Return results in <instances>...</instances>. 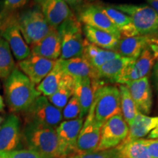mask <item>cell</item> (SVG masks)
<instances>
[{"label":"cell","mask_w":158,"mask_h":158,"mask_svg":"<svg viewBox=\"0 0 158 158\" xmlns=\"http://www.w3.org/2000/svg\"><path fill=\"white\" fill-rule=\"evenodd\" d=\"M4 94L10 111L21 113L41 94L35 85L18 68H15L4 82Z\"/></svg>","instance_id":"6da1fadb"},{"label":"cell","mask_w":158,"mask_h":158,"mask_svg":"<svg viewBox=\"0 0 158 158\" xmlns=\"http://www.w3.org/2000/svg\"><path fill=\"white\" fill-rule=\"evenodd\" d=\"M22 140L27 149L49 158L64 157L56 129L33 123H27L22 129Z\"/></svg>","instance_id":"7a4b0ae2"},{"label":"cell","mask_w":158,"mask_h":158,"mask_svg":"<svg viewBox=\"0 0 158 158\" xmlns=\"http://www.w3.org/2000/svg\"><path fill=\"white\" fill-rule=\"evenodd\" d=\"M61 40V59L83 56L84 35L80 21L74 15L57 27Z\"/></svg>","instance_id":"3957f363"},{"label":"cell","mask_w":158,"mask_h":158,"mask_svg":"<svg viewBox=\"0 0 158 158\" xmlns=\"http://www.w3.org/2000/svg\"><path fill=\"white\" fill-rule=\"evenodd\" d=\"M17 22L27 45H33L49 32L51 26L37 6L19 12Z\"/></svg>","instance_id":"277c9868"},{"label":"cell","mask_w":158,"mask_h":158,"mask_svg":"<svg viewBox=\"0 0 158 158\" xmlns=\"http://www.w3.org/2000/svg\"><path fill=\"white\" fill-rule=\"evenodd\" d=\"M25 124L33 123L56 129L62 122V110L51 103L48 99L40 95L28 108L21 112Z\"/></svg>","instance_id":"5b68a950"},{"label":"cell","mask_w":158,"mask_h":158,"mask_svg":"<svg viewBox=\"0 0 158 158\" xmlns=\"http://www.w3.org/2000/svg\"><path fill=\"white\" fill-rule=\"evenodd\" d=\"M111 7L131 18L138 36L155 37L158 35V13L150 6L116 5Z\"/></svg>","instance_id":"8992f818"},{"label":"cell","mask_w":158,"mask_h":158,"mask_svg":"<svg viewBox=\"0 0 158 158\" xmlns=\"http://www.w3.org/2000/svg\"><path fill=\"white\" fill-rule=\"evenodd\" d=\"M18 14L19 12L0 13V37L8 43L15 58L21 61L30 56L31 52L18 26Z\"/></svg>","instance_id":"52a82bcc"},{"label":"cell","mask_w":158,"mask_h":158,"mask_svg":"<svg viewBox=\"0 0 158 158\" xmlns=\"http://www.w3.org/2000/svg\"><path fill=\"white\" fill-rule=\"evenodd\" d=\"M94 118L100 124L108 118L122 114L120 104V91L117 86H100L94 92Z\"/></svg>","instance_id":"ba28073f"},{"label":"cell","mask_w":158,"mask_h":158,"mask_svg":"<svg viewBox=\"0 0 158 158\" xmlns=\"http://www.w3.org/2000/svg\"><path fill=\"white\" fill-rule=\"evenodd\" d=\"M129 126L122 114L108 118L102 125L100 141L95 151L114 149L126 139Z\"/></svg>","instance_id":"9c48e42d"},{"label":"cell","mask_w":158,"mask_h":158,"mask_svg":"<svg viewBox=\"0 0 158 158\" xmlns=\"http://www.w3.org/2000/svg\"><path fill=\"white\" fill-rule=\"evenodd\" d=\"M101 127L102 124L98 123L94 118L93 102L79 133L77 142V151L78 153L95 151L100 141Z\"/></svg>","instance_id":"30bf717a"},{"label":"cell","mask_w":158,"mask_h":158,"mask_svg":"<svg viewBox=\"0 0 158 158\" xmlns=\"http://www.w3.org/2000/svg\"><path fill=\"white\" fill-rule=\"evenodd\" d=\"M21 140V121L12 113L6 116L0 127V155L19 149Z\"/></svg>","instance_id":"8fae6325"},{"label":"cell","mask_w":158,"mask_h":158,"mask_svg":"<svg viewBox=\"0 0 158 158\" xmlns=\"http://www.w3.org/2000/svg\"><path fill=\"white\" fill-rule=\"evenodd\" d=\"M83 123L84 118L79 117L62 121L56 128L64 157H68L74 152L78 153L77 142Z\"/></svg>","instance_id":"7c38bea8"},{"label":"cell","mask_w":158,"mask_h":158,"mask_svg":"<svg viewBox=\"0 0 158 158\" xmlns=\"http://www.w3.org/2000/svg\"><path fill=\"white\" fill-rule=\"evenodd\" d=\"M56 62V60H51L31 54L27 59L19 61L18 66L19 70L36 86L49 73Z\"/></svg>","instance_id":"4fadbf2b"},{"label":"cell","mask_w":158,"mask_h":158,"mask_svg":"<svg viewBox=\"0 0 158 158\" xmlns=\"http://www.w3.org/2000/svg\"><path fill=\"white\" fill-rule=\"evenodd\" d=\"M51 27H57L72 16L70 7L62 0H34Z\"/></svg>","instance_id":"5bb4252c"},{"label":"cell","mask_w":158,"mask_h":158,"mask_svg":"<svg viewBox=\"0 0 158 158\" xmlns=\"http://www.w3.org/2000/svg\"><path fill=\"white\" fill-rule=\"evenodd\" d=\"M80 21L93 28L106 31L121 39L122 35L107 15L100 9V6L89 5L85 7L79 15Z\"/></svg>","instance_id":"9a60e30c"},{"label":"cell","mask_w":158,"mask_h":158,"mask_svg":"<svg viewBox=\"0 0 158 158\" xmlns=\"http://www.w3.org/2000/svg\"><path fill=\"white\" fill-rule=\"evenodd\" d=\"M155 61L151 51L147 47L135 60L127 67L118 84L125 85L133 81L147 76L155 65Z\"/></svg>","instance_id":"2e32d148"},{"label":"cell","mask_w":158,"mask_h":158,"mask_svg":"<svg viewBox=\"0 0 158 158\" xmlns=\"http://www.w3.org/2000/svg\"><path fill=\"white\" fill-rule=\"evenodd\" d=\"M125 85L127 86L138 111L146 115L150 114L152 107V92L148 76Z\"/></svg>","instance_id":"e0dca14e"},{"label":"cell","mask_w":158,"mask_h":158,"mask_svg":"<svg viewBox=\"0 0 158 158\" xmlns=\"http://www.w3.org/2000/svg\"><path fill=\"white\" fill-rule=\"evenodd\" d=\"M31 54L43 58L57 60L61 56V40L56 27H51L50 31L38 42L31 45Z\"/></svg>","instance_id":"ac0fdd59"},{"label":"cell","mask_w":158,"mask_h":158,"mask_svg":"<svg viewBox=\"0 0 158 158\" xmlns=\"http://www.w3.org/2000/svg\"><path fill=\"white\" fill-rule=\"evenodd\" d=\"M75 88L73 94L78 99L81 107L80 118L87 115L94 100V92L100 86L98 80L90 78H74Z\"/></svg>","instance_id":"d6986e66"},{"label":"cell","mask_w":158,"mask_h":158,"mask_svg":"<svg viewBox=\"0 0 158 158\" xmlns=\"http://www.w3.org/2000/svg\"><path fill=\"white\" fill-rule=\"evenodd\" d=\"M58 61L64 74L73 78H90L98 81L96 70L84 56L68 59H59Z\"/></svg>","instance_id":"ffe728a7"},{"label":"cell","mask_w":158,"mask_h":158,"mask_svg":"<svg viewBox=\"0 0 158 158\" xmlns=\"http://www.w3.org/2000/svg\"><path fill=\"white\" fill-rule=\"evenodd\" d=\"M149 37L147 36H135L121 37L116 45L115 51L121 56L136 59L143 51L148 47Z\"/></svg>","instance_id":"44dd1931"},{"label":"cell","mask_w":158,"mask_h":158,"mask_svg":"<svg viewBox=\"0 0 158 158\" xmlns=\"http://www.w3.org/2000/svg\"><path fill=\"white\" fill-rule=\"evenodd\" d=\"M158 126V116H149L138 112L129 126V132L124 141L141 139L147 136Z\"/></svg>","instance_id":"7402d4cb"},{"label":"cell","mask_w":158,"mask_h":158,"mask_svg":"<svg viewBox=\"0 0 158 158\" xmlns=\"http://www.w3.org/2000/svg\"><path fill=\"white\" fill-rule=\"evenodd\" d=\"M83 56L88 61L92 68L97 70L106 63L121 56L115 51L100 48L84 39Z\"/></svg>","instance_id":"603a6c76"},{"label":"cell","mask_w":158,"mask_h":158,"mask_svg":"<svg viewBox=\"0 0 158 158\" xmlns=\"http://www.w3.org/2000/svg\"><path fill=\"white\" fill-rule=\"evenodd\" d=\"M135 59L120 56L102 65L96 70L98 80L106 79L112 83H118L128 65Z\"/></svg>","instance_id":"cb8c5ba5"},{"label":"cell","mask_w":158,"mask_h":158,"mask_svg":"<svg viewBox=\"0 0 158 158\" xmlns=\"http://www.w3.org/2000/svg\"><path fill=\"white\" fill-rule=\"evenodd\" d=\"M102 12L109 18L111 22L125 37L138 36L131 18L111 6H100Z\"/></svg>","instance_id":"d4e9b609"},{"label":"cell","mask_w":158,"mask_h":158,"mask_svg":"<svg viewBox=\"0 0 158 158\" xmlns=\"http://www.w3.org/2000/svg\"><path fill=\"white\" fill-rule=\"evenodd\" d=\"M83 32L84 33L86 40L96 46L106 50L115 51L120 40L110 33L93 28L88 25L84 26Z\"/></svg>","instance_id":"484cf974"},{"label":"cell","mask_w":158,"mask_h":158,"mask_svg":"<svg viewBox=\"0 0 158 158\" xmlns=\"http://www.w3.org/2000/svg\"><path fill=\"white\" fill-rule=\"evenodd\" d=\"M74 88L75 79L64 74L56 92L47 98L55 107L62 110L71 97L73 95Z\"/></svg>","instance_id":"4316f807"},{"label":"cell","mask_w":158,"mask_h":158,"mask_svg":"<svg viewBox=\"0 0 158 158\" xmlns=\"http://www.w3.org/2000/svg\"><path fill=\"white\" fill-rule=\"evenodd\" d=\"M64 75V72L57 59L56 64L52 70L43 78L42 81L37 85V90L46 98L51 96L56 92Z\"/></svg>","instance_id":"83f0119b"},{"label":"cell","mask_w":158,"mask_h":158,"mask_svg":"<svg viewBox=\"0 0 158 158\" xmlns=\"http://www.w3.org/2000/svg\"><path fill=\"white\" fill-rule=\"evenodd\" d=\"M115 149L122 158H152L143 138L123 141Z\"/></svg>","instance_id":"f1b7e54d"},{"label":"cell","mask_w":158,"mask_h":158,"mask_svg":"<svg viewBox=\"0 0 158 158\" xmlns=\"http://www.w3.org/2000/svg\"><path fill=\"white\" fill-rule=\"evenodd\" d=\"M120 104L121 112L124 121L130 126L135 119L138 111L134 100L130 95L127 86L124 84H120Z\"/></svg>","instance_id":"f546056e"},{"label":"cell","mask_w":158,"mask_h":158,"mask_svg":"<svg viewBox=\"0 0 158 158\" xmlns=\"http://www.w3.org/2000/svg\"><path fill=\"white\" fill-rule=\"evenodd\" d=\"M16 68L8 43L0 37V79L5 80Z\"/></svg>","instance_id":"4dcf8cb0"},{"label":"cell","mask_w":158,"mask_h":158,"mask_svg":"<svg viewBox=\"0 0 158 158\" xmlns=\"http://www.w3.org/2000/svg\"><path fill=\"white\" fill-rule=\"evenodd\" d=\"M62 117L64 120H71L80 117L81 107L78 99L76 96L73 95L68 103L62 110Z\"/></svg>","instance_id":"1f68e13d"},{"label":"cell","mask_w":158,"mask_h":158,"mask_svg":"<svg viewBox=\"0 0 158 158\" xmlns=\"http://www.w3.org/2000/svg\"><path fill=\"white\" fill-rule=\"evenodd\" d=\"M0 158H49L29 149H18L0 155Z\"/></svg>","instance_id":"d6a6232c"},{"label":"cell","mask_w":158,"mask_h":158,"mask_svg":"<svg viewBox=\"0 0 158 158\" xmlns=\"http://www.w3.org/2000/svg\"><path fill=\"white\" fill-rule=\"evenodd\" d=\"M72 158H122L118 155L115 148L103 150V151H93L89 152L78 153L72 156Z\"/></svg>","instance_id":"836d02e7"},{"label":"cell","mask_w":158,"mask_h":158,"mask_svg":"<svg viewBox=\"0 0 158 158\" xmlns=\"http://www.w3.org/2000/svg\"><path fill=\"white\" fill-rule=\"evenodd\" d=\"M29 2V0H3L0 13H13L19 12Z\"/></svg>","instance_id":"e575fe53"},{"label":"cell","mask_w":158,"mask_h":158,"mask_svg":"<svg viewBox=\"0 0 158 158\" xmlns=\"http://www.w3.org/2000/svg\"><path fill=\"white\" fill-rule=\"evenodd\" d=\"M152 158H158V139H143Z\"/></svg>","instance_id":"d590c367"},{"label":"cell","mask_w":158,"mask_h":158,"mask_svg":"<svg viewBox=\"0 0 158 158\" xmlns=\"http://www.w3.org/2000/svg\"><path fill=\"white\" fill-rule=\"evenodd\" d=\"M148 48L151 51L155 60L158 61V37H149L148 41Z\"/></svg>","instance_id":"8d00e7d4"},{"label":"cell","mask_w":158,"mask_h":158,"mask_svg":"<svg viewBox=\"0 0 158 158\" xmlns=\"http://www.w3.org/2000/svg\"><path fill=\"white\" fill-rule=\"evenodd\" d=\"M153 80H154V82H155V86L158 94V61H157L156 64L154 65Z\"/></svg>","instance_id":"74e56055"},{"label":"cell","mask_w":158,"mask_h":158,"mask_svg":"<svg viewBox=\"0 0 158 158\" xmlns=\"http://www.w3.org/2000/svg\"><path fill=\"white\" fill-rule=\"evenodd\" d=\"M62 1L64 2L68 6L70 5L72 7H76L82 3L83 0H62Z\"/></svg>","instance_id":"f35d334b"},{"label":"cell","mask_w":158,"mask_h":158,"mask_svg":"<svg viewBox=\"0 0 158 158\" xmlns=\"http://www.w3.org/2000/svg\"><path fill=\"white\" fill-rule=\"evenodd\" d=\"M146 1L149 4V6L158 13V0H146Z\"/></svg>","instance_id":"ab89813d"},{"label":"cell","mask_w":158,"mask_h":158,"mask_svg":"<svg viewBox=\"0 0 158 158\" xmlns=\"http://www.w3.org/2000/svg\"><path fill=\"white\" fill-rule=\"evenodd\" d=\"M148 138L149 139H158V126L149 134Z\"/></svg>","instance_id":"60d3db41"},{"label":"cell","mask_w":158,"mask_h":158,"mask_svg":"<svg viewBox=\"0 0 158 158\" xmlns=\"http://www.w3.org/2000/svg\"><path fill=\"white\" fill-rule=\"evenodd\" d=\"M5 102H4L3 98L2 97L1 94H0V112H4L5 110Z\"/></svg>","instance_id":"b9f144b4"},{"label":"cell","mask_w":158,"mask_h":158,"mask_svg":"<svg viewBox=\"0 0 158 158\" xmlns=\"http://www.w3.org/2000/svg\"><path fill=\"white\" fill-rule=\"evenodd\" d=\"M3 121H4L3 117H2V116H0V127H1V125H2V124Z\"/></svg>","instance_id":"7bdbcfd3"},{"label":"cell","mask_w":158,"mask_h":158,"mask_svg":"<svg viewBox=\"0 0 158 158\" xmlns=\"http://www.w3.org/2000/svg\"><path fill=\"white\" fill-rule=\"evenodd\" d=\"M59 158H72V156H70V157H59Z\"/></svg>","instance_id":"ee69618b"}]
</instances>
